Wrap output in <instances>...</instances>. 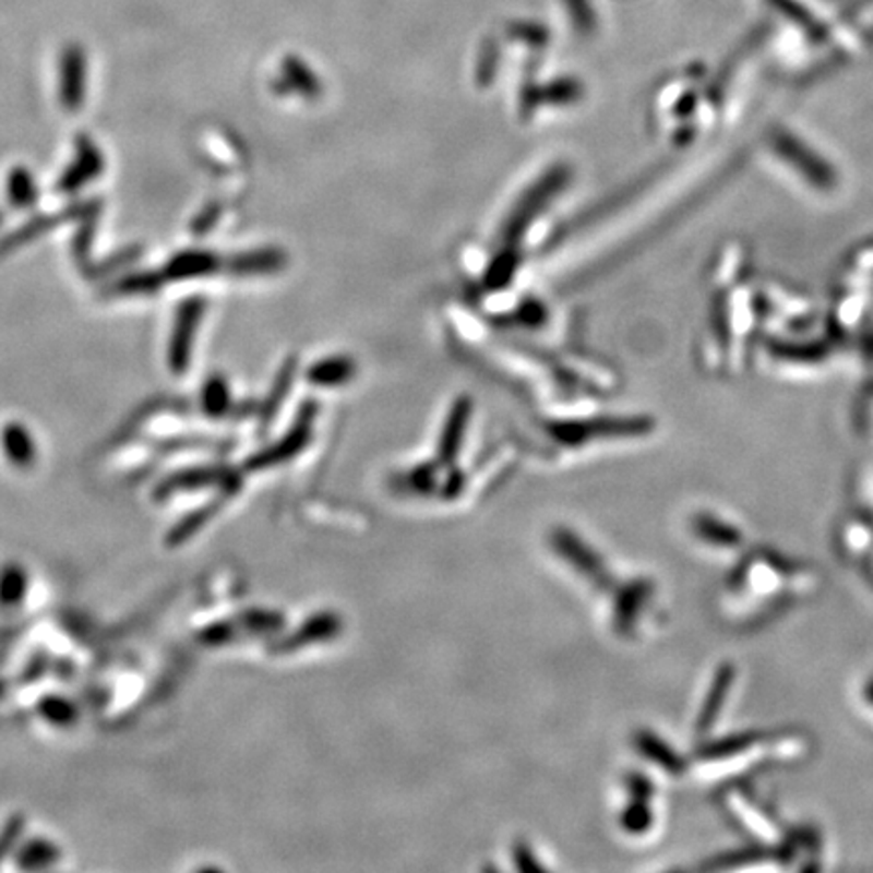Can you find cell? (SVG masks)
<instances>
[{
  "label": "cell",
  "instance_id": "16",
  "mask_svg": "<svg viewBox=\"0 0 873 873\" xmlns=\"http://www.w3.org/2000/svg\"><path fill=\"white\" fill-rule=\"evenodd\" d=\"M761 740L758 732H738V734H730V737L714 740L706 746H702L697 756L702 761H723V758H732L742 752L751 751L752 746Z\"/></svg>",
  "mask_w": 873,
  "mask_h": 873
},
{
  "label": "cell",
  "instance_id": "27",
  "mask_svg": "<svg viewBox=\"0 0 873 873\" xmlns=\"http://www.w3.org/2000/svg\"><path fill=\"white\" fill-rule=\"evenodd\" d=\"M562 4L569 11L571 23L578 35H590L597 28V16L590 0H562Z\"/></svg>",
  "mask_w": 873,
  "mask_h": 873
},
{
  "label": "cell",
  "instance_id": "7",
  "mask_svg": "<svg viewBox=\"0 0 873 873\" xmlns=\"http://www.w3.org/2000/svg\"><path fill=\"white\" fill-rule=\"evenodd\" d=\"M59 99L68 111H77L85 99V57L77 47H71L61 59Z\"/></svg>",
  "mask_w": 873,
  "mask_h": 873
},
{
  "label": "cell",
  "instance_id": "33",
  "mask_svg": "<svg viewBox=\"0 0 873 873\" xmlns=\"http://www.w3.org/2000/svg\"><path fill=\"white\" fill-rule=\"evenodd\" d=\"M137 255H140V247H132V249H123L120 251L116 258H109L106 263H101L99 267H92L89 270V277H99V275H108V273L113 272L116 267H123V265H128V263H132V261L136 260Z\"/></svg>",
  "mask_w": 873,
  "mask_h": 873
},
{
  "label": "cell",
  "instance_id": "10",
  "mask_svg": "<svg viewBox=\"0 0 873 873\" xmlns=\"http://www.w3.org/2000/svg\"><path fill=\"white\" fill-rule=\"evenodd\" d=\"M734 680H737V668L732 663H723L716 671L714 682L709 685L708 696L704 699L702 711L697 716L696 726L699 734H706L709 728L718 722L720 711H722L723 704H726V697H728L732 685H734Z\"/></svg>",
  "mask_w": 873,
  "mask_h": 873
},
{
  "label": "cell",
  "instance_id": "28",
  "mask_svg": "<svg viewBox=\"0 0 873 873\" xmlns=\"http://www.w3.org/2000/svg\"><path fill=\"white\" fill-rule=\"evenodd\" d=\"M516 263H518V260H516V255H512V253L500 255L498 260L491 263L488 275H486V284H488L491 289L504 287L505 284L512 279V273L516 270Z\"/></svg>",
  "mask_w": 873,
  "mask_h": 873
},
{
  "label": "cell",
  "instance_id": "3",
  "mask_svg": "<svg viewBox=\"0 0 873 873\" xmlns=\"http://www.w3.org/2000/svg\"><path fill=\"white\" fill-rule=\"evenodd\" d=\"M651 419H597L583 423H560L552 427L554 435L566 445H581L597 436L643 435L651 431Z\"/></svg>",
  "mask_w": 873,
  "mask_h": 873
},
{
  "label": "cell",
  "instance_id": "31",
  "mask_svg": "<svg viewBox=\"0 0 873 873\" xmlns=\"http://www.w3.org/2000/svg\"><path fill=\"white\" fill-rule=\"evenodd\" d=\"M25 590V578L21 571H7L2 574V583H0V600L14 605L21 600V595Z\"/></svg>",
  "mask_w": 873,
  "mask_h": 873
},
{
  "label": "cell",
  "instance_id": "35",
  "mask_svg": "<svg viewBox=\"0 0 873 873\" xmlns=\"http://www.w3.org/2000/svg\"><path fill=\"white\" fill-rule=\"evenodd\" d=\"M218 215H220V206L208 205L199 217L192 220V232L196 235H205L208 229H213V225L217 223Z\"/></svg>",
  "mask_w": 873,
  "mask_h": 873
},
{
  "label": "cell",
  "instance_id": "18",
  "mask_svg": "<svg viewBox=\"0 0 873 873\" xmlns=\"http://www.w3.org/2000/svg\"><path fill=\"white\" fill-rule=\"evenodd\" d=\"M7 194H9V203L14 208H31L37 205L39 201V187L37 180L28 172L25 166H14L13 170L9 172V180H7Z\"/></svg>",
  "mask_w": 873,
  "mask_h": 873
},
{
  "label": "cell",
  "instance_id": "5",
  "mask_svg": "<svg viewBox=\"0 0 873 873\" xmlns=\"http://www.w3.org/2000/svg\"><path fill=\"white\" fill-rule=\"evenodd\" d=\"M96 213H99V201H87V203L69 206V208H65V213H61V215H41V217H35L33 220H28L25 227H21L19 231L11 232V235H7V237L2 239V243H0V253H9V251H13L16 247L25 246L27 241L39 237L43 232L51 231V229H55V227H57L59 223H63V220L85 218L89 217V215H96Z\"/></svg>",
  "mask_w": 873,
  "mask_h": 873
},
{
  "label": "cell",
  "instance_id": "17",
  "mask_svg": "<svg viewBox=\"0 0 873 873\" xmlns=\"http://www.w3.org/2000/svg\"><path fill=\"white\" fill-rule=\"evenodd\" d=\"M2 447L14 465L27 467L35 462V441L21 423H11L2 431Z\"/></svg>",
  "mask_w": 873,
  "mask_h": 873
},
{
  "label": "cell",
  "instance_id": "25",
  "mask_svg": "<svg viewBox=\"0 0 873 873\" xmlns=\"http://www.w3.org/2000/svg\"><path fill=\"white\" fill-rule=\"evenodd\" d=\"M338 625H340V621H338L336 617H332V614L315 617L310 623H306V625L300 629V633H298L294 639H289L287 645H301V643L306 642L327 639V637H332V635L338 633Z\"/></svg>",
  "mask_w": 873,
  "mask_h": 873
},
{
  "label": "cell",
  "instance_id": "22",
  "mask_svg": "<svg viewBox=\"0 0 873 873\" xmlns=\"http://www.w3.org/2000/svg\"><path fill=\"white\" fill-rule=\"evenodd\" d=\"M355 374V362L346 356H338V358H327V360H320L318 364L310 370V381L314 384H326V386H334V384H342L348 381Z\"/></svg>",
  "mask_w": 873,
  "mask_h": 873
},
{
  "label": "cell",
  "instance_id": "13",
  "mask_svg": "<svg viewBox=\"0 0 873 873\" xmlns=\"http://www.w3.org/2000/svg\"><path fill=\"white\" fill-rule=\"evenodd\" d=\"M286 265V255L279 249H255L249 253H239L227 261L229 272L235 275H263L279 272Z\"/></svg>",
  "mask_w": 873,
  "mask_h": 873
},
{
  "label": "cell",
  "instance_id": "30",
  "mask_svg": "<svg viewBox=\"0 0 873 873\" xmlns=\"http://www.w3.org/2000/svg\"><path fill=\"white\" fill-rule=\"evenodd\" d=\"M581 92H583V87L574 80H559V82L550 83L546 89H540V97L552 104H569L581 96Z\"/></svg>",
  "mask_w": 873,
  "mask_h": 873
},
{
  "label": "cell",
  "instance_id": "15",
  "mask_svg": "<svg viewBox=\"0 0 873 873\" xmlns=\"http://www.w3.org/2000/svg\"><path fill=\"white\" fill-rule=\"evenodd\" d=\"M694 533L697 538H702L708 545L720 546V548H732L742 542V534L732 524L722 522L709 514H697L694 518Z\"/></svg>",
  "mask_w": 873,
  "mask_h": 873
},
{
  "label": "cell",
  "instance_id": "12",
  "mask_svg": "<svg viewBox=\"0 0 873 873\" xmlns=\"http://www.w3.org/2000/svg\"><path fill=\"white\" fill-rule=\"evenodd\" d=\"M629 789L633 792V803L627 806L623 815V827L631 833H643L651 825V809H649V797H651V785L642 775L629 780Z\"/></svg>",
  "mask_w": 873,
  "mask_h": 873
},
{
  "label": "cell",
  "instance_id": "24",
  "mask_svg": "<svg viewBox=\"0 0 873 873\" xmlns=\"http://www.w3.org/2000/svg\"><path fill=\"white\" fill-rule=\"evenodd\" d=\"M284 75H286L289 87L298 89L303 96H315L320 92V83L315 80L312 69L308 68L298 57H286Z\"/></svg>",
  "mask_w": 873,
  "mask_h": 873
},
{
  "label": "cell",
  "instance_id": "23",
  "mask_svg": "<svg viewBox=\"0 0 873 873\" xmlns=\"http://www.w3.org/2000/svg\"><path fill=\"white\" fill-rule=\"evenodd\" d=\"M201 403H203L206 415H211V417H220L227 412L231 405V395H229V384L220 374H215L205 382Z\"/></svg>",
  "mask_w": 873,
  "mask_h": 873
},
{
  "label": "cell",
  "instance_id": "34",
  "mask_svg": "<svg viewBox=\"0 0 873 873\" xmlns=\"http://www.w3.org/2000/svg\"><path fill=\"white\" fill-rule=\"evenodd\" d=\"M495 63H498V47H495V43L488 41L483 45V51L479 57V83H490L491 75L495 71Z\"/></svg>",
  "mask_w": 873,
  "mask_h": 873
},
{
  "label": "cell",
  "instance_id": "8",
  "mask_svg": "<svg viewBox=\"0 0 873 873\" xmlns=\"http://www.w3.org/2000/svg\"><path fill=\"white\" fill-rule=\"evenodd\" d=\"M554 545L559 548L560 554L564 559L571 560L574 569H578L590 581H595V585H600V587L607 585L609 574H607V569L602 566L599 557L585 542H581L573 533L560 530L554 536Z\"/></svg>",
  "mask_w": 873,
  "mask_h": 873
},
{
  "label": "cell",
  "instance_id": "9",
  "mask_svg": "<svg viewBox=\"0 0 873 873\" xmlns=\"http://www.w3.org/2000/svg\"><path fill=\"white\" fill-rule=\"evenodd\" d=\"M220 260L211 251H182L166 263L164 267V279L166 282H187V279H199L206 277L211 273L218 272Z\"/></svg>",
  "mask_w": 873,
  "mask_h": 873
},
{
  "label": "cell",
  "instance_id": "19",
  "mask_svg": "<svg viewBox=\"0 0 873 873\" xmlns=\"http://www.w3.org/2000/svg\"><path fill=\"white\" fill-rule=\"evenodd\" d=\"M635 744H637V749H639L642 754L649 756L657 766H661L663 770H668L671 775H680L683 768H685V764H683L682 758L675 754V751H671L666 742H661V740L655 737V734H651V732H639Z\"/></svg>",
  "mask_w": 873,
  "mask_h": 873
},
{
  "label": "cell",
  "instance_id": "11",
  "mask_svg": "<svg viewBox=\"0 0 873 873\" xmlns=\"http://www.w3.org/2000/svg\"><path fill=\"white\" fill-rule=\"evenodd\" d=\"M777 146L778 152L787 160H791V164H794L801 172H805L806 177L811 178L815 184H818V187H829L832 184L833 172L827 168V164L821 163L813 152L803 148L801 142H797L794 137L780 134Z\"/></svg>",
  "mask_w": 873,
  "mask_h": 873
},
{
  "label": "cell",
  "instance_id": "32",
  "mask_svg": "<svg viewBox=\"0 0 873 873\" xmlns=\"http://www.w3.org/2000/svg\"><path fill=\"white\" fill-rule=\"evenodd\" d=\"M96 215L85 217L82 229H80V232H77L75 239H73V253H75L77 260H85V255H87L89 249H92V241H94V235H96V227H94V218H96Z\"/></svg>",
  "mask_w": 873,
  "mask_h": 873
},
{
  "label": "cell",
  "instance_id": "14",
  "mask_svg": "<svg viewBox=\"0 0 873 873\" xmlns=\"http://www.w3.org/2000/svg\"><path fill=\"white\" fill-rule=\"evenodd\" d=\"M469 412H471V400H467V398H459L455 403V407L451 409L450 419H447V424L443 429V439H441V445H439L441 462L450 464L455 459L457 450H459V445L464 441Z\"/></svg>",
  "mask_w": 873,
  "mask_h": 873
},
{
  "label": "cell",
  "instance_id": "1",
  "mask_svg": "<svg viewBox=\"0 0 873 873\" xmlns=\"http://www.w3.org/2000/svg\"><path fill=\"white\" fill-rule=\"evenodd\" d=\"M569 177H571V172H569L566 166H554L552 170H548L545 177L534 184L530 191L522 196V201H519L516 208H514V213L510 215L507 223H505V239L507 241H516L526 232L534 218L538 217L542 213V208L566 187Z\"/></svg>",
  "mask_w": 873,
  "mask_h": 873
},
{
  "label": "cell",
  "instance_id": "29",
  "mask_svg": "<svg viewBox=\"0 0 873 873\" xmlns=\"http://www.w3.org/2000/svg\"><path fill=\"white\" fill-rule=\"evenodd\" d=\"M510 37L518 39V41L528 43L533 47H545L548 43V31H546L540 23H533V21H524V23H514L510 27Z\"/></svg>",
  "mask_w": 873,
  "mask_h": 873
},
{
  "label": "cell",
  "instance_id": "2",
  "mask_svg": "<svg viewBox=\"0 0 873 873\" xmlns=\"http://www.w3.org/2000/svg\"><path fill=\"white\" fill-rule=\"evenodd\" d=\"M205 315V300L189 298L178 306L175 330L168 344V364L175 374H184L191 364L192 344Z\"/></svg>",
  "mask_w": 873,
  "mask_h": 873
},
{
  "label": "cell",
  "instance_id": "37",
  "mask_svg": "<svg viewBox=\"0 0 873 873\" xmlns=\"http://www.w3.org/2000/svg\"><path fill=\"white\" fill-rule=\"evenodd\" d=\"M863 697H865L868 704H872L873 706V678L870 682L865 683V687H863Z\"/></svg>",
  "mask_w": 873,
  "mask_h": 873
},
{
  "label": "cell",
  "instance_id": "36",
  "mask_svg": "<svg viewBox=\"0 0 873 873\" xmlns=\"http://www.w3.org/2000/svg\"><path fill=\"white\" fill-rule=\"evenodd\" d=\"M516 865L524 872H533V870H542V865H538L536 860H533L530 851L526 847H518L516 849Z\"/></svg>",
  "mask_w": 873,
  "mask_h": 873
},
{
  "label": "cell",
  "instance_id": "21",
  "mask_svg": "<svg viewBox=\"0 0 873 873\" xmlns=\"http://www.w3.org/2000/svg\"><path fill=\"white\" fill-rule=\"evenodd\" d=\"M163 273H134V275H125L116 286L109 289V296L116 298H134V296H154L158 294L164 286Z\"/></svg>",
  "mask_w": 873,
  "mask_h": 873
},
{
  "label": "cell",
  "instance_id": "26",
  "mask_svg": "<svg viewBox=\"0 0 873 873\" xmlns=\"http://www.w3.org/2000/svg\"><path fill=\"white\" fill-rule=\"evenodd\" d=\"M294 374H296V360L291 358L286 367L279 370L277 382L273 384L272 395L267 396V400H265V407H263V421H265V423H270V419H272L273 415L279 409L282 400L286 398L287 388H289L291 382H294Z\"/></svg>",
  "mask_w": 873,
  "mask_h": 873
},
{
  "label": "cell",
  "instance_id": "4",
  "mask_svg": "<svg viewBox=\"0 0 873 873\" xmlns=\"http://www.w3.org/2000/svg\"><path fill=\"white\" fill-rule=\"evenodd\" d=\"M104 154L87 136L77 137L75 158L69 164L68 170L61 175L57 182V191L61 194H75L89 184L94 178L104 172Z\"/></svg>",
  "mask_w": 873,
  "mask_h": 873
},
{
  "label": "cell",
  "instance_id": "20",
  "mask_svg": "<svg viewBox=\"0 0 873 873\" xmlns=\"http://www.w3.org/2000/svg\"><path fill=\"white\" fill-rule=\"evenodd\" d=\"M651 585L645 581H637L633 585H629L617 599V627L621 631H627L633 621L637 619V613L643 607L645 599L649 597Z\"/></svg>",
  "mask_w": 873,
  "mask_h": 873
},
{
  "label": "cell",
  "instance_id": "6",
  "mask_svg": "<svg viewBox=\"0 0 873 873\" xmlns=\"http://www.w3.org/2000/svg\"><path fill=\"white\" fill-rule=\"evenodd\" d=\"M315 407L314 403H308L303 410H301L300 419L296 427L287 433L277 445H273L270 450L261 451L260 455H255L253 459H249L247 465L251 469H263L273 464H282L289 457H294L298 451L303 450V445L310 439V427H312V419H314Z\"/></svg>",
  "mask_w": 873,
  "mask_h": 873
}]
</instances>
